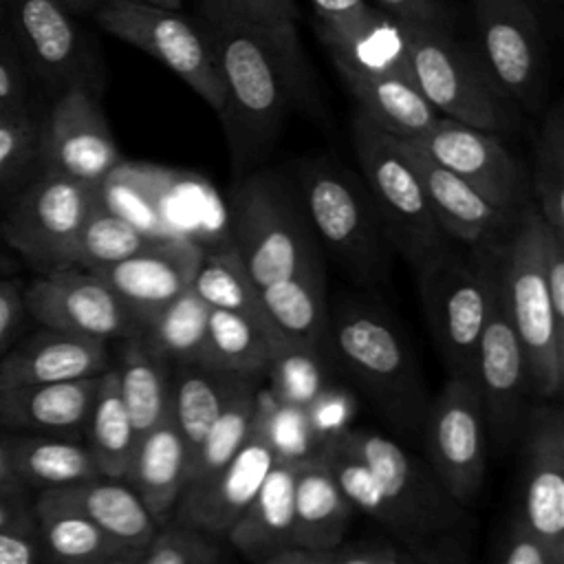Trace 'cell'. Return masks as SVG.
<instances>
[{"label": "cell", "instance_id": "obj_35", "mask_svg": "<svg viewBox=\"0 0 564 564\" xmlns=\"http://www.w3.org/2000/svg\"><path fill=\"white\" fill-rule=\"evenodd\" d=\"M278 357V344L264 319L236 311H209L203 364L236 377L260 379Z\"/></svg>", "mask_w": 564, "mask_h": 564}, {"label": "cell", "instance_id": "obj_52", "mask_svg": "<svg viewBox=\"0 0 564 564\" xmlns=\"http://www.w3.org/2000/svg\"><path fill=\"white\" fill-rule=\"evenodd\" d=\"M0 531L37 533L33 494H15L0 489Z\"/></svg>", "mask_w": 564, "mask_h": 564}, {"label": "cell", "instance_id": "obj_44", "mask_svg": "<svg viewBox=\"0 0 564 564\" xmlns=\"http://www.w3.org/2000/svg\"><path fill=\"white\" fill-rule=\"evenodd\" d=\"M227 555L220 538L170 518L139 551L137 564H218Z\"/></svg>", "mask_w": 564, "mask_h": 564}, {"label": "cell", "instance_id": "obj_46", "mask_svg": "<svg viewBox=\"0 0 564 564\" xmlns=\"http://www.w3.org/2000/svg\"><path fill=\"white\" fill-rule=\"evenodd\" d=\"M35 86L13 40L0 35V110L37 106Z\"/></svg>", "mask_w": 564, "mask_h": 564}, {"label": "cell", "instance_id": "obj_55", "mask_svg": "<svg viewBox=\"0 0 564 564\" xmlns=\"http://www.w3.org/2000/svg\"><path fill=\"white\" fill-rule=\"evenodd\" d=\"M7 438H9V430L0 427V489H4V491H15V494H31V491L20 482V478L15 476V469H13L11 456H9Z\"/></svg>", "mask_w": 564, "mask_h": 564}, {"label": "cell", "instance_id": "obj_51", "mask_svg": "<svg viewBox=\"0 0 564 564\" xmlns=\"http://www.w3.org/2000/svg\"><path fill=\"white\" fill-rule=\"evenodd\" d=\"M542 271L551 297V306L564 322V234L544 223L542 229Z\"/></svg>", "mask_w": 564, "mask_h": 564}, {"label": "cell", "instance_id": "obj_41", "mask_svg": "<svg viewBox=\"0 0 564 564\" xmlns=\"http://www.w3.org/2000/svg\"><path fill=\"white\" fill-rule=\"evenodd\" d=\"M533 205L542 220L555 231L564 234V108L555 101L535 137Z\"/></svg>", "mask_w": 564, "mask_h": 564}, {"label": "cell", "instance_id": "obj_21", "mask_svg": "<svg viewBox=\"0 0 564 564\" xmlns=\"http://www.w3.org/2000/svg\"><path fill=\"white\" fill-rule=\"evenodd\" d=\"M200 253L203 245L196 240L183 236L154 238L143 251L95 269V273L143 324L192 284Z\"/></svg>", "mask_w": 564, "mask_h": 564}, {"label": "cell", "instance_id": "obj_11", "mask_svg": "<svg viewBox=\"0 0 564 564\" xmlns=\"http://www.w3.org/2000/svg\"><path fill=\"white\" fill-rule=\"evenodd\" d=\"M93 18L106 33L170 68L212 110L223 108V82L214 46L200 22L185 18L181 9L139 0H104Z\"/></svg>", "mask_w": 564, "mask_h": 564}, {"label": "cell", "instance_id": "obj_37", "mask_svg": "<svg viewBox=\"0 0 564 564\" xmlns=\"http://www.w3.org/2000/svg\"><path fill=\"white\" fill-rule=\"evenodd\" d=\"M84 434L99 474L108 478H123L137 445V432L123 405L112 364L99 375L97 394Z\"/></svg>", "mask_w": 564, "mask_h": 564}, {"label": "cell", "instance_id": "obj_3", "mask_svg": "<svg viewBox=\"0 0 564 564\" xmlns=\"http://www.w3.org/2000/svg\"><path fill=\"white\" fill-rule=\"evenodd\" d=\"M328 350L397 432L421 430L430 403L425 379L381 304L368 297H341L328 311Z\"/></svg>", "mask_w": 564, "mask_h": 564}, {"label": "cell", "instance_id": "obj_6", "mask_svg": "<svg viewBox=\"0 0 564 564\" xmlns=\"http://www.w3.org/2000/svg\"><path fill=\"white\" fill-rule=\"evenodd\" d=\"M471 251V258H463L447 245L416 269L425 322L447 377L474 379L478 341L496 295L489 247L482 242Z\"/></svg>", "mask_w": 564, "mask_h": 564}, {"label": "cell", "instance_id": "obj_10", "mask_svg": "<svg viewBox=\"0 0 564 564\" xmlns=\"http://www.w3.org/2000/svg\"><path fill=\"white\" fill-rule=\"evenodd\" d=\"M99 187L37 172L24 181L0 216V238L35 273L75 264L79 229Z\"/></svg>", "mask_w": 564, "mask_h": 564}, {"label": "cell", "instance_id": "obj_5", "mask_svg": "<svg viewBox=\"0 0 564 564\" xmlns=\"http://www.w3.org/2000/svg\"><path fill=\"white\" fill-rule=\"evenodd\" d=\"M229 240L260 289L324 267L297 194L273 170L253 167L236 178Z\"/></svg>", "mask_w": 564, "mask_h": 564}, {"label": "cell", "instance_id": "obj_42", "mask_svg": "<svg viewBox=\"0 0 564 564\" xmlns=\"http://www.w3.org/2000/svg\"><path fill=\"white\" fill-rule=\"evenodd\" d=\"M152 240L154 238L137 223L117 214L97 198L79 229L75 264L95 271L143 251Z\"/></svg>", "mask_w": 564, "mask_h": 564}, {"label": "cell", "instance_id": "obj_48", "mask_svg": "<svg viewBox=\"0 0 564 564\" xmlns=\"http://www.w3.org/2000/svg\"><path fill=\"white\" fill-rule=\"evenodd\" d=\"M377 4L405 26L454 31V11L445 0H377Z\"/></svg>", "mask_w": 564, "mask_h": 564}, {"label": "cell", "instance_id": "obj_50", "mask_svg": "<svg viewBox=\"0 0 564 564\" xmlns=\"http://www.w3.org/2000/svg\"><path fill=\"white\" fill-rule=\"evenodd\" d=\"M26 319L24 282L13 275L0 278V357L20 339Z\"/></svg>", "mask_w": 564, "mask_h": 564}, {"label": "cell", "instance_id": "obj_39", "mask_svg": "<svg viewBox=\"0 0 564 564\" xmlns=\"http://www.w3.org/2000/svg\"><path fill=\"white\" fill-rule=\"evenodd\" d=\"M192 289L207 302L209 308L236 311L264 319L260 286L253 282L240 251L229 238L225 242L203 247Z\"/></svg>", "mask_w": 564, "mask_h": 564}, {"label": "cell", "instance_id": "obj_4", "mask_svg": "<svg viewBox=\"0 0 564 564\" xmlns=\"http://www.w3.org/2000/svg\"><path fill=\"white\" fill-rule=\"evenodd\" d=\"M544 220L533 200L520 207L502 234L487 240L511 326L527 357L531 388L553 399L564 386V322L557 319L542 271Z\"/></svg>", "mask_w": 564, "mask_h": 564}, {"label": "cell", "instance_id": "obj_54", "mask_svg": "<svg viewBox=\"0 0 564 564\" xmlns=\"http://www.w3.org/2000/svg\"><path fill=\"white\" fill-rule=\"evenodd\" d=\"M267 564H333V549H313L295 542L271 555Z\"/></svg>", "mask_w": 564, "mask_h": 564}, {"label": "cell", "instance_id": "obj_14", "mask_svg": "<svg viewBox=\"0 0 564 564\" xmlns=\"http://www.w3.org/2000/svg\"><path fill=\"white\" fill-rule=\"evenodd\" d=\"M421 432L434 476L460 505H474L487 471V427L474 379L447 377L427 403Z\"/></svg>", "mask_w": 564, "mask_h": 564}, {"label": "cell", "instance_id": "obj_60", "mask_svg": "<svg viewBox=\"0 0 564 564\" xmlns=\"http://www.w3.org/2000/svg\"><path fill=\"white\" fill-rule=\"evenodd\" d=\"M4 18V0H0V20Z\"/></svg>", "mask_w": 564, "mask_h": 564}, {"label": "cell", "instance_id": "obj_17", "mask_svg": "<svg viewBox=\"0 0 564 564\" xmlns=\"http://www.w3.org/2000/svg\"><path fill=\"white\" fill-rule=\"evenodd\" d=\"M516 513L564 555V414L557 403H531L520 430Z\"/></svg>", "mask_w": 564, "mask_h": 564}, {"label": "cell", "instance_id": "obj_26", "mask_svg": "<svg viewBox=\"0 0 564 564\" xmlns=\"http://www.w3.org/2000/svg\"><path fill=\"white\" fill-rule=\"evenodd\" d=\"M99 375L0 390V427L9 432L84 434Z\"/></svg>", "mask_w": 564, "mask_h": 564}, {"label": "cell", "instance_id": "obj_20", "mask_svg": "<svg viewBox=\"0 0 564 564\" xmlns=\"http://www.w3.org/2000/svg\"><path fill=\"white\" fill-rule=\"evenodd\" d=\"M278 454L280 449L262 405L240 449L207 480L183 491L170 518L227 540V533L256 496Z\"/></svg>", "mask_w": 564, "mask_h": 564}, {"label": "cell", "instance_id": "obj_18", "mask_svg": "<svg viewBox=\"0 0 564 564\" xmlns=\"http://www.w3.org/2000/svg\"><path fill=\"white\" fill-rule=\"evenodd\" d=\"M474 383L482 401L487 434L500 449L511 447L531 408L529 399L533 397V388L527 357L507 315L498 278L494 304L476 350Z\"/></svg>", "mask_w": 564, "mask_h": 564}, {"label": "cell", "instance_id": "obj_19", "mask_svg": "<svg viewBox=\"0 0 564 564\" xmlns=\"http://www.w3.org/2000/svg\"><path fill=\"white\" fill-rule=\"evenodd\" d=\"M408 141L505 212H518L531 200L527 176L498 132L438 115L423 134Z\"/></svg>", "mask_w": 564, "mask_h": 564}, {"label": "cell", "instance_id": "obj_30", "mask_svg": "<svg viewBox=\"0 0 564 564\" xmlns=\"http://www.w3.org/2000/svg\"><path fill=\"white\" fill-rule=\"evenodd\" d=\"M295 542L333 549L346 538L352 505L341 491L324 445L295 458Z\"/></svg>", "mask_w": 564, "mask_h": 564}, {"label": "cell", "instance_id": "obj_34", "mask_svg": "<svg viewBox=\"0 0 564 564\" xmlns=\"http://www.w3.org/2000/svg\"><path fill=\"white\" fill-rule=\"evenodd\" d=\"M251 379L236 377L207 364H172L170 414L183 434L187 460L218 419L227 401Z\"/></svg>", "mask_w": 564, "mask_h": 564}, {"label": "cell", "instance_id": "obj_31", "mask_svg": "<svg viewBox=\"0 0 564 564\" xmlns=\"http://www.w3.org/2000/svg\"><path fill=\"white\" fill-rule=\"evenodd\" d=\"M37 535L46 562L64 564H134L137 551L110 538L82 511L51 491L33 496Z\"/></svg>", "mask_w": 564, "mask_h": 564}, {"label": "cell", "instance_id": "obj_12", "mask_svg": "<svg viewBox=\"0 0 564 564\" xmlns=\"http://www.w3.org/2000/svg\"><path fill=\"white\" fill-rule=\"evenodd\" d=\"M33 82L57 97L68 88H86L101 97L104 66L97 51L59 0H4V18Z\"/></svg>", "mask_w": 564, "mask_h": 564}, {"label": "cell", "instance_id": "obj_38", "mask_svg": "<svg viewBox=\"0 0 564 564\" xmlns=\"http://www.w3.org/2000/svg\"><path fill=\"white\" fill-rule=\"evenodd\" d=\"M209 311L189 284L141 324L139 337L170 364H203Z\"/></svg>", "mask_w": 564, "mask_h": 564}, {"label": "cell", "instance_id": "obj_25", "mask_svg": "<svg viewBox=\"0 0 564 564\" xmlns=\"http://www.w3.org/2000/svg\"><path fill=\"white\" fill-rule=\"evenodd\" d=\"M295 458L278 454L256 496L234 522L227 542L251 562L267 564L271 555L295 544Z\"/></svg>", "mask_w": 564, "mask_h": 564}, {"label": "cell", "instance_id": "obj_40", "mask_svg": "<svg viewBox=\"0 0 564 564\" xmlns=\"http://www.w3.org/2000/svg\"><path fill=\"white\" fill-rule=\"evenodd\" d=\"M258 379L247 381L223 408L218 419L207 430L200 445L187 460V476L183 491L200 485L214 471H218L249 436L262 403L258 399Z\"/></svg>", "mask_w": 564, "mask_h": 564}, {"label": "cell", "instance_id": "obj_23", "mask_svg": "<svg viewBox=\"0 0 564 564\" xmlns=\"http://www.w3.org/2000/svg\"><path fill=\"white\" fill-rule=\"evenodd\" d=\"M408 159L419 174L427 207L445 238L460 240L469 247L482 245L507 229L520 212H505L478 194L460 176L436 163L412 141L403 139Z\"/></svg>", "mask_w": 564, "mask_h": 564}, {"label": "cell", "instance_id": "obj_36", "mask_svg": "<svg viewBox=\"0 0 564 564\" xmlns=\"http://www.w3.org/2000/svg\"><path fill=\"white\" fill-rule=\"evenodd\" d=\"M119 341V355L112 366L123 405L139 438L170 412L172 364L156 355L139 333Z\"/></svg>", "mask_w": 564, "mask_h": 564}, {"label": "cell", "instance_id": "obj_59", "mask_svg": "<svg viewBox=\"0 0 564 564\" xmlns=\"http://www.w3.org/2000/svg\"><path fill=\"white\" fill-rule=\"evenodd\" d=\"M139 2L159 4V7H167V9H181V4H183V0H139Z\"/></svg>", "mask_w": 564, "mask_h": 564}, {"label": "cell", "instance_id": "obj_32", "mask_svg": "<svg viewBox=\"0 0 564 564\" xmlns=\"http://www.w3.org/2000/svg\"><path fill=\"white\" fill-rule=\"evenodd\" d=\"M46 491L82 511L110 538L137 551V555L159 527L139 494L123 478L95 476Z\"/></svg>", "mask_w": 564, "mask_h": 564}, {"label": "cell", "instance_id": "obj_43", "mask_svg": "<svg viewBox=\"0 0 564 564\" xmlns=\"http://www.w3.org/2000/svg\"><path fill=\"white\" fill-rule=\"evenodd\" d=\"M46 108L0 110V192L18 189L40 172V128Z\"/></svg>", "mask_w": 564, "mask_h": 564}, {"label": "cell", "instance_id": "obj_1", "mask_svg": "<svg viewBox=\"0 0 564 564\" xmlns=\"http://www.w3.org/2000/svg\"><path fill=\"white\" fill-rule=\"evenodd\" d=\"M223 82V121L236 178L273 150L289 112L311 97L295 22H253L200 9Z\"/></svg>", "mask_w": 564, "mask_h": 564}, {"label": "cell", "instance_id": "obj_2", "mask_svg": "<svg viewBox=\"0 0 564 564\" xmlns=\"http://www.w3.org/2000/svg\"><path fill=\"white\" fill-rule=\"evenodd\" d=\"M379 482L372 516L416 564H465L476 518L434 476L427 460L375 430L339 432Z\"/></svg>", "mask_w": 564, "mask_h": 564}, {"label": "cell", "instance_id": "obj_9", "mask_svg": "<svg viewBox=\"0 0 564 564\" xmlns=\"http://www.w3.org/2000/svg\"><path fill=\"white\" fill-rule=\"evenodd\" d=\"M405 48L410 75L438 115L491 132L518 126V108L494 86L474 44L454 31L405 26Z\"/></svg>", "mask_w": 564, "mask_h": 564}, {"label": "cell", "instance_id": "obj_28", "mask_svg": "<svg viewBox=\"0 0 564 564\" xmlns=\"http://www.w3.org/2000/svg\"><path fill=\"white\" fill-rule=\"evenodd\" d=\"M187 476V447L172 414L137 438L123 480L139 494L161 527L170 520Z\"/></svg>", "mask_w": 564, "mask_h": 564}, {"label": "cell", "instance_id": "obj_53", "mask_svg": "<svg viewBox=\"0 0 564 564\" xmlns=\"http://www.w3.org/2000/svg\"><path fill=\"white\" fill-rule=\"evenodd\" d=\"M46 562L37 533L0 531V564H37Z\"/></svg>", "mask_w": 564, "mask_h": 564}, {"label": "cell", "instance_id": "obj_47", "mask_svg": "<svg viewBox=\"0 0 564 564\" xmlns=\"http://www.w3.org/2000/svg\"><path fill=\"white\" fill-rule=\"evenodd\" d=\"M333 564H416L397 542L381 538L341 540L333 546Z\"/></svg>", "mask_w": 564, "mask_h": 564}, {"label": "cell", "instance_id": "obj_49", "mask_svg": "<svg viewBox=\"0 0 564 564\" xmlns=\"http://www.w3.org/2000/svg\"><path fill=\"white\" fill-rule=\"evenodd\" d=\"M203 11L253 20V22H295L293 0H200Z\"/></svg>", "mask_w": 564, "mask_h": 564}, {"label": "cell", "instance_id": "obj_27", "mask_svg": "<svg viewBox=\"0 0 564 564\" xmlns=\"http://www.w3.org/2000/svg\"><path fill=\"white\" fill-rule=\"evenodd\" d=\"M317 31L333 64L410 75L405 26L381 7L366 2L341 18L319 22Z\"/></svg>", "mask_w": 564, "mask_h": 564}, {"label": "cell", "instance_id": "obj_57", "mask_svg": "<svg viewBox=\"0 0 564 564\" xmlns=\"http://www.w3.org/2000/svg\"><path fill=\"white\" fill-rule=\"evenodd\" d=\"M75 15H93L104 0H59Z\"/></svg>", "mask_w": 564, "mask_h": 564}, {"label": "cell", "instance_id": "obj_22", "mask_svg": "<svg viewBox=\"0 0 564 564\" xmlns=\"http://www.w3.org/2000/svg\"><path fill=\"white\" fill-rule=\"evenodd\" d=\"M110 364L108 341L42 326L0 357V390L95 377Z\"/></svg>", "mask_w": 564, "mask_h": 564}, {"label": "cell", "instance_id": "obj_15", "mask_svg": "<svg viewBox=\"0 0 564 564\" xmlns=\"http://www.w3.org/2000/svg\"><path fill=\"white\" fill-rule=\"evenodd\" d=\"M121 161L99 95L68 88L53 97L40 128V172L99 187Z\"/></svg>", "mask_w": 564, "mask_h": 564}, {"label": "cell", "instance_id": "obj_16", "mask_svg": "<svg viewBox=\"0 0 564 564\" xmlns=\"http://www.w3.org/2000/svg\"><path fill=\"white\" fill-rule=\"evenodd\" d=\"M24 306L29 319L42 326L104 341L126 339L141 330L121 297L95 271L77 264L37 273L24 284Z\"/></svg>", "mask_w": 564, "mask_h": 564}, {"label": "cell", "instance_id": "obj_24", "mask_svg": "<svg viewBox=\"0 0 564 564\" xmlns=\"http://www.w3.org/2000/svg\"><path fill=\"white\" fill-rule=\"evenodd\" d=\"M262 317L280 355L328 350V304L324 267L308 269L260 289Z\"/></svg>", "mask_w": 564, "mask_h": 564}, {"label": "cell", "instance_id": "obj_58", "mask_svg": "<svg viewBox=\"0 0 564 564\" xmlns=\"http://www.w3.org/2000/svg\"><path fill=\"white\" fill-rule=\"evenodd\" d=\"M15 269H18V267H15V260L11 258L9 247H7V245L2 242V238H0V278L11 275Z\"/></svg>", "mask_w": 564, "mask_h": 564}, {"label": "cell", "instance_id": "obj_33", "mask_svg": "<svg viewBox=\"0 0 564 564\" xmlns=\"http://www.w3.org/2000/svg\"><path fill=\"white\" fill-rule=\"evenodd\" d=\"M7 445L15 476L31 494L101 476L79 436L9 432Z\"/></svg>", "mask_w": 564, "mask_h": 564}, {"label": "cell", "instance_id": "obj_8", "mask_svg": "<svg viewBox=\"0 0 564 564\" xmlns=\"http://www.w3.org/2000/svg\"><path fill=\"white\" fill-rule=\"evenodd\" d=\"M297 200L317 242L350 273L366 284L386 278L390 242L366 185L328 159H311L297 170Z\"/></svg>", "mask_w": 564, "mask_h": 564}, {"label": "cell", "instance_id": "obj_7", "mask_svg": "<svg viewBox=\"0 0 564 564\" xmlns=\"http://www.w3.org/2000/svg\"><path fill=\"white\" fill-rule=\"evenodd\" d=\"M350 134L381 229L390 247L416 271L427 258L447 247V238L432 218L403 139L375 126L359 110H355Z\"/></svg>", "mask_w": 564, "mask_h": 564}, {"label": "cell", "instance_id": "obj_61", "mask_svg": "<svg viewBox=\"0 0 564 564\" xmlns=\"http://www.w3.org/2000/svg\"><path fill=\"white\" fill-rule=\"evenodd\" d=\"M531 2H535V4H538V2H542V0H531Z\"/></svg>", "mask_w": 564, "mask_h": 564}, {"label": "cell", "instance_id": "obj_29", "mask_svg": "<svg viewBox=\"0 0 564 564\" xmlns=\"http://www.w3.org/2000/svg\"><path fill=\"white\" fill-rule=\"evenodd\" d=\"M335 68L355 97L357 110L394 137L414 139L438 119V112L405 73L368 70L348 64H335Z\"/></svg>", "mask_w": 564, "mask_h": 564}, {"label": "cell", "instance_id": "obj_45", "mask_svg": "<svg viewBox=\"0 0 564 564\" xmlns=\"http://www.w3.org/2000/svg\"><path fill=\"white\" fill-rule=\"evenodd\" d=\"M491 560L500 564H564V555L555 553L516 511L502 524Z\"/></svg>", "mask_w": 564, "mask_h": 564}, {"label": "cell", "instance_id": "obj_13", "mask_svg": "<svg viewBox=\"0 0 564 564\" xmlns=\"http://www.w3.org/2000/svg\"><path fill=\"white\" fill-rule=\"evenodd\" d=\"M476 55L494 86L516 106L540 110L549 84V53L538 4L531 0H471Z\"/></svg>", "mask_w": 564, "mask_h": 564}, {"label": "cell", "instance_id": "obj_56", "mask_svg": "<svg viewBox=\"0 0 564 564\" xmlns=\"http://www.w3.org/2000/svg\"><path fill=\"white\" fill-rule=\"evenodd\" d=\"M311 4L317 13V20L328 22L359 9L361 4H366V0H311Z\"/></svg>", "mask_w": 564, "mask_h": 564}]
</instances>
